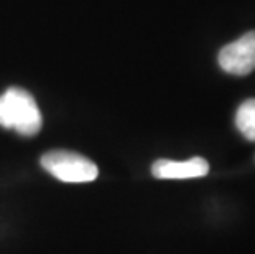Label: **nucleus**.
Segmentation results:
<instances>
[{"mask_svg":"<svg viewBox=\"0 0 255 254\" xmlns=\"http://www.w3.org/2000/svg\"><path fill=\"white\" fill-rule=\"evenodd\" d=\"M43 124L40 107L28 91L10 88L0 96V126L13 129L21 136H35Z\"/></svg>","mask_w":255,"mask_h":254,"instance_id":"f257e3e1","label":"nucleus"},{"mask_svg":"<svg viewBox=\"0 0 255 254\" xmlns=\"http://www.w3.org/2000/svg\"><path fill=\"white\" fill-rule=\"evenodd\" d=\"M41 167L48 174L66 183H86L97 178V167L88 157L68 150H51L41 157Z\"/></svg>","mask_w":255,"mask_h":254,"instance_id":"f03ea898","label":"nucleus"},{"mask_svg":"<svg viewBox=\"0 0 255 254\" xmlns=\"http://www.w3.org/2000/svg\"><path fill=\"white\" fill-rule=\"evenodd\" d=\"M236 126L247 140L255 142V99L244 101L236 112Z\"/></svg>","mask_w":255,"mask_h":254,"instance_id":"39448f33","label":"nucleus"},{"mask_svg":"<svg viewBox=\"0 0 255 254\" xmlns=\"http://www.w3.org/2000/svg\"><path fill=\"white\" fill-rule=\"evenodd\" d=\"M219 66L226 73L246 76L255 69V31H247L241 38L226 45L219 51Z\"/></svg>","mask_w":255,"mask_h":254,"instance_id":"7ed1b4c3","label":"nucleus"},{"mask_svg":"<svg viewBox=\"0 0 255 254\" xmlns=\"http://www.w3.org/2000/svg\"><path fill=\"white\" fill-rule=\"evenodd\" d=\"M209 164L203 157H193L189 160L176 162L160 159L151 165V174L156 178L165 180H186V178H199L208 175Z\"/></svg>","mask_w":255,"mask_h":254,"instance_id":"20e7f679","label":"nucleus"}]
</instances>
